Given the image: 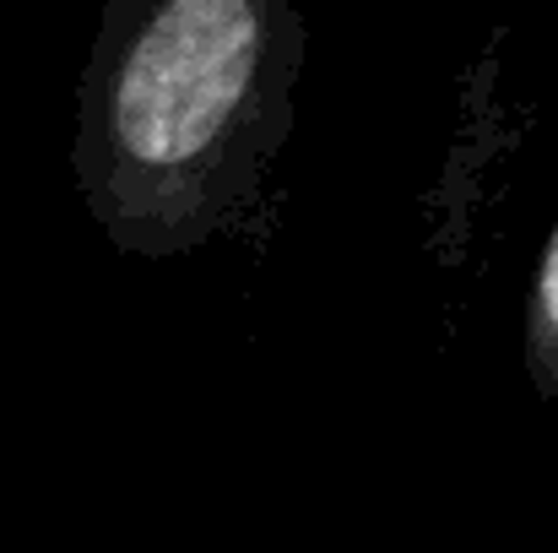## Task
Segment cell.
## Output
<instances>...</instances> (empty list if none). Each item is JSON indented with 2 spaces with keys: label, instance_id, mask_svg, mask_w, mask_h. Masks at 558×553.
<instances>
[{
  "label": "cell",
  "instance_id": "obj_1",
  "mask_svg": "<svg viewBox=\"0 0 558 553\" xmlns=\"http://www.w3.org/2000/svg\"><path fill=\"white\" fill-rule=\"evenodd\" d=\"M299 0H104L76 76L71 180L120 255L244 228L293 136Z\"/></svg>",
  "mask_w": 558,
  "mask_h": 553
},
{
  "label": "cell",
  "instance_id": "obj_2",
  "mask_svg": "<svg viewBox=\"0 0 558 553\" xmlns=\"http://www.w3.org/2000/svg\"><path fill=\"white\" fill-rule=\"evenodd\" d=\"M521 359L526 380L543 401H558V223L537 255L532 288H526V321H521Z\"/></svg>",
  "mask_w": 558,
  "mask_h": 553
}]
</instances>
